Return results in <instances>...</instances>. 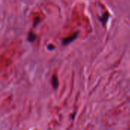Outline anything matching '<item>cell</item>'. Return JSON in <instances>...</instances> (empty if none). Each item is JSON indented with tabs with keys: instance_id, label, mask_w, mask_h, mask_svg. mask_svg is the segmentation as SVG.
<instances>
[{
	"instance_id": "obj_1",
	"label": "cell",
	"mask_w": 130,
	"mask_h": 130,
	"mask_svg": "<svg viewBox=\"0 0 130 130\" xmlns=\"http://www.w3.org/2000/svg\"><path fill=\"white\" fill-rule=\"evenodd\" d=\"M77 35H78V33H75L74 35H72V36H70L68 38H66L65 39L63 40V45H66V44H68L69 43H71L72 42H73L74 40L77 38Z\"/></svg>"
},
{
	"instance_id": "obj_2",
	"label": "cell",
	"mask_w": 130,
	"mask_h": 130,
	"mask_svg": "<svg viewBox=\"0 0 130 130\" xmlns=\"http://www.w3.org/2000/svg\"><path fill=\"white\" fill-rule=\"evenodd\" d=\"M51 83H52V86H53V89H56L58 88V86H59V81H58V78H57L56 75H53V76Z\"/></svg>"
},
{
	"instance_id": "obj_3",
	"label": "cell",
	"mask_w": 130,
	"mask_h": 130,
	"mask_svg": "<svg viewBox=\"0 0 130 130\" xmlns=\"http://www.w3.org/2000/svg\"><path fill=\"white\" fill-rule=\"evenodd\" d=\"M36 38H37V35H36L34 32H31L29 33V35H28V41H29V42H33L35 41Z\"/></svg>"
},
{
	"instance_id": "obj_4",
	"label": "cell",
	"mask_w": 130,
	"mask_h": 130,
	"mask_svg": "<svg viewBox=\"0 0 130 130\" xmlns=\"http://www.w3.org/2000/svg\"><path fill=\"white\" fill-rule=\"evenodd\" d=\"M54 48H55V47L53 44H50V45L48 46V49L49 50V51H53V50H54Z\"/></svg>"
},
{
	"instance_id": "obj_5",
	"label": "cell",
	"mask_w": 130,
	"mask_h": 130,
	"mask_svg": "<svg viewBox=\"0 0 130 130\" xmlns=\"http://www.w3.org/2000/svg\"><path fill=\"white\" fill-rule=\"evenodd\" d=\"M39 22H40V19H39L38 18H36V19H35V22H34V26H36V22H37V24Z\"/></svg>"
}]
</instances>
